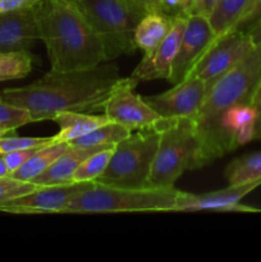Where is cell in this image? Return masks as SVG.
I'll use <instances>...</instances> for the list:
<instances>
[{"instance_id": "36", "label": "cell", "mask_w": 261, "mask_h": 262, "mask_svg": "<svg viewBox=\"0 0 261 262\" xmlns=\"http://www.w3.org/2000/svg\"><path fill=\"white\" fill-rule=\"evenodd\" d=\"M253 105H255L256 109H257V110L261 107V87L258 89L257 94H256L255 99H253Z\"/></svg>"}, {"instance_id": "14", "label": "cell", "mask_w": 261, "mask_h": 262, "mask_svg": "<svg viewBox=\"0 0 261 262\" xmlns=\"http://www.w3.org/2000/svg\"><path fill=\"white\" fill-rule=\"evenodd\" d=\"M186 20L187 17L184 15H178L174 18L173 27L165 36V38L151 53L143 54L140 64L136 67L133 73L129 76L133 81L140 83L143 81L169 78L171 64L176 59L179 45H181Z\"/></svg>"}, {"instance_id": "3", "label": "cell", "mask_w": 261, "mask_h": 262, "mask_svg": "<svg viewBox=\"0 0 261 262\" xmlns=\"http://www.w3.org/2000/svg\"><path fill=\"white\" fill-rule=\"evenodd\" d=\"M261 87V43L255 46L230 71L207 87L206 97L196 120L197 132L201 138L205 160L206 147L216 127L217 119L224 110L237 104H252Z\"/></svg>"}, {"instance_id": "35", "label": "cell", "mask_w": 261, "mask_h": 262, "mask_svg": "<svg viewBox=\"0 0 261 262\" xmlns=\"http://www.w3.org/2000/svg\"><path fill=\"white\" fill-rule=\"evenodd\" d=\"M9 176V170H8L7 165H5L4 159L0 156V177H7Z\"/></svg>"}, {"instance_id": "13", "label": "cell", "mask_w": 261, "mask_h": 262, "mask_svg": "<svg viewBox=\"0 0 261 262\" xmlns=\"http://www.w3.org/2000/svg\"><path fill=\"white\" fill-rule=\"evenodd\" d=\"M258 186H261V179L250 183L228 186L227 188L220 191L202 194H193L183 191L174 207V211L260 212L261 210L240 204L243 197L247 196Z\"/></svg>"}, {"instance_id": "5", "label": "cell", "mask_w": 261, "mask_h": 262, "mask_svg": "<svg viewBox=\"0 0 261 262\" xmlns=\"http://www.w3.org/2000/svg\"><path fill=\"white\" fill-rule=\"evenodd\" d=\"M183 191L176 187L120 188L94 183L77 194L63 214H117V212L174 211Z\"/></svg>"}, {"instance_id": "24", "label": "cell", "mask_w": 261, "mask_h": 262, "mask_svg": "<svg viewBox=\"0 0 261 262\" xmlns=\"http://www.w3.org/2000/svg\"><path fill=\"white\" fill-rule=\"evenodd\" d=\"M114 147L97 151V152L89 156L86 160L82 161L73 174V183H87V182L96 181L106 169Z\"/></svg>"}, {"instance_id": "2", "label": "cell", "mask_w": 261, "mask_h": 262, "mask_svg": "<svg viewBox=\"0 0 261 262\" xmlns=\"http://www.w3.org/2000/svg\"><path fill=\"white\" fill-rule=\"evenodd\" d=\"M35 14L53 71L86 69L107 61L102 40L76 2L40 0Z\"/></svg>"}, {"instance_id": "29", "label": "cell", "mask_w": 261, "mask_h": 262, "mask_svg": "<svg viewBox=\"0 0 261 262\" xmlns=\"http://www.w3.org/2000/svg\"><path fill=\"white\" fill-rule=\"evenodd\" d=\"M129 5L140 10L143 15L150 12H163L161 0H125Z\"/></svg>"}, {"instance_id": "34", "label": "cell", "mask_w": 261, "mask_h": 262, "mask_svg": "<svg viewBox=\"0 0 261 262\" xmlns=\"http://www.w3.org/2000/svg\"><path fill=\"white\" fill-rule=\"evenodd\" d=\"M255 140H261V107L258 109L257 119H256L255 127Z\"/></svg>"}, {"instance_id": "25", "label": "cell", "mask_w": 261, "mask_h": 262, "mask_svg": "<svg viewBox=\"0 0 261 262\" xmlns=\"http://www.w3.org/2000/svg\"><path fill=\"white\" fill-rule=\"evenodd\" d=\"M28 123L32 122L27 110L8 104L0 99V133H13L17 128Z\"/></svg>"}, {"instance_id": "22", "label": "cell", "mask_w": 261, "mask_h": 262, "mask_svg": "<svg viewBox=\"0 0 261 262\" xmlns=\"http://www.w3.org/2000/svg\"><path fill=\"white\" fill-rule=\"evenodd\" d=\"M32 64L30 50L0 53V82L25 78L32 71Z\"/></svg>"}, {"instance_id": "9", "label": "cell", "mask_w": 261, "mask_h": 262, "mask_svg": "<svg viewBox=\"0 0 261 262\" xmlns=\"http://www.w3.org/2000/svg\"><path fill=\"white\" fill-rule=\"evenodd\" d=\"M137 84L130 77L120 78L104 106L107 119L124 125L132 132L154 127L161 119L160 115L146 104L143 96L135 94Z\"/></svg>"}, {"instance_id": "26", "label": "cell", "mask_w": 261, "mask_h": 262, "mask_svg": "<svg viewBox=\"0 0 261 262\" xmlns=\"http://www.w3.org/2000/svg\"><path fill=\"white\" fill-rule=\"evenodd\" d=\"M55 141V135L50 137H17V136H3L0 137V156L25 148L42 147Z\"/></svg>"}, {"instance_id": "6", "label": "cell", "mask_w": 261, "mask_h": 262, "mask_svg": "<svg viewBox=\"0 0 261 262\" xmlns=\"http://www.w3.org/2000/svg\"><path fill=\"white\" fill-rule=\"evenodd\" d=\"M159 143L155 127L138 129L115 145L104 173L95 183L120 188H147Z\"/></svg>"}, {"instance_id": "19", "label": "cell", "mask_w": 261, "mask_h": 262, "mask_svg": "<svg viewBox=\"0 0 261 262\" xmlns=\"http://www.w3.org/2000/svg\"><path fill=\"white\" fill-rule=\"evenodd\" d=\"M68 147V142H60V141H54L49 145L42 146L19 169L13 171L10 177L23 182H32L36 177L42 174L61 154L66 152Z\"/></svg>"}, {"instance_id": "33", "label": "cell", "mask_w": 261, "mask_h": 262, "mask_svg": "<svg viewBox=\"0 0 261 262\" xmlns=\"http://www.w3.org/2000/svg\"><path fill=\"white\" fill-rule=\"evenodd\" d=\"M217 2H219V0H197L196 13L209 17V14L211 13V10L214 9L215 5L217 4Z\"/></svg>"}, {"instance_id": "28", "label": "cell", "mask_w": 261, "mask_h": 262, "mask_svg": "<svg viewBox=\"0 0 261 262\" xmlns=\"http://www.w3.org/2000/svg\"><path fill=\"white\" fill-rule=\"evenodd\" d=\"M41 147H33V148H25V150H17L12 151V152H8L2 155V158L4 159L5 165H7L8 170H9V176L15 171L17 169H19L31 156L35 152H37Z\"/></svg>"}, {"instance_id": "1", "label": "cell", "mask_w": 261, "mask_h": 262, "mask_svg": "<svg viewBox=\"0 0 261 262\" xmlns=\"http://www.w3.org/2000/svg\"><path fill=\"white\" fill-rule=\"evenodd\" d=\"M120 78L118 66L110 61L86 69H51L31 84L4 90L0 99L27 110L31 122L53 120L63 112L91 114L104 109Z\"/></svg>"}, {"instance_id": "17", "label": "cell", "mask_w": 261, "mask_h": 262, "mask_svg": "<svg viewBox=\"0 0 261 262\" xmlns=\"http://www.w3.org/2000/svg\"><path fill=\"white\" fill-rule=\"evenodd\" d=\"M54 122L59 125L60 130L55 135V141L73 142L83 136L89 135L96 128L110 122L106 115H91L90 113L63 112L54 118Z\"/></svg>"}, {"instance_id": "7", "label": "cell", "mask_w": 261, "mask_h": 262, "mask_svg": "<svg viewBox=\"0 0 261 262\" xmlns=\"http://www.w3.org/2000/svg\"><path fill=\"white\" fill-rule=\"evenodd\" d=\"M77 5L105 46L107 61L137 50L135 32L142 13L125 0H77Z\"/></svg>"}, {"instance_id": "10", "label": "cell", "mask_w": 261, "mask_h": 262, "mask_svg": "<svg viewBox=\"0 0 261 262\" xmlns=\"http://www.w3.org/2000/svg\"><path fill=\"white\" fill-rule=\"evenodd\" d=\"M216 37L207 15L199 13L187 15L181 45L171 64L168 81L177 84L186 79L197 60L204 55Z\"/></svg>"}, {"instance_id": "12", "label": "cell", "mask_w": 261, "mask_h": 262, "mask_svg": "<svg viewBox=\"0 0 261 262\" xmlns=\"http://www.w3.org/2000/svg\"><path fill=\"white\" fill-rule=\"evenodd\" d=\"M94 183L38 187L30 193L0 204V211L10 214H63L67 205Z\"/></svg>"}, {"instance_id": "18", "label": "cell", "mask_w": 261, "mask_h": 262, "mask_svg": "<svg viewBox=\"0 0 261 262\" xmlns=\"http://www.w3.org/2000/svg\"><path fill=\"white\" fill-rule=\"evenodd\" d=\"M171 15L163 12H150L138 22L135 32V42L137 49L148 54L165 38L174 23Z\"/></svg>"}, {"instance_id": "23", "label": "cell", "mask_w": 261, "mask_h": 262, "mask_svg": "<svg viewBox=\"0 0 261 262\" xmlns=\"http://www.w3.org/2000/svg\"><path fill=\"white\" fill-rule=\"evenodd\" d=\"M132 133V130L128 129L124 125L115 122H107L106 124L96 128L89 135L78 138V140L71 142V145L76 146H106V145H117L118 142L127 138Z\"/></svg>"}, {"instance_id": "27", "label": "cell", "mask_w": 261, "mask_h": 262, "mask_svg": "<svg viewBox=\"0 0 261 262\" xmlns=\"http://www.w3.org/2000/svg\"><path fill=\"white\" fill-rule=\"evenodd\" d=\"M37 188L38 186L32 182H23L10 176L0 177V204L30 193Z\"/></svg>"}, {"instance_id": "37", "label": "cell", "mask_w": 261, "mask_h": 262, "mask_svg": "<svg viewBox=\"0 0 261 262\" xmlns=\"http://www.w3.org/2000/svg\"><path fill=\"white\" fill-rule=\"evenodd\" d=\"M7 135V133H0V137H3V136H5Z\"/></svg>"}, {"instance_id": "38", "label": "cell", "mask_w": 261, "mask_h": 262, "mask_svg": "<svg viewBox=\"0 0 261 262\" xmlns=\"http://www.w3.org/2000/svg\"><path fill=\"white\" fill-rule=\"evenodd\" d=\"M72 2H77V0H72Z\"/></svg>"}, {"instance_id": "32", "label": "cell", "mask_w": 261, "mask_h": 262, "mask_svg": "<svg viewBox=\"0 0 261 262\" xmlns=\"http://www.w3.org/2000/svg\"><path fill=\"white\" fill-rule=\"evenodd\" d=\"M245 31L248 33V36L252 38V41L255 45L261 43V17L258 18L256 22H253L252 25L248 26Z\"/></svg>"}, {"instance_id": "20", "label": "cell", "mask_w": 261, "mask_h": 262, "mask_svg": "<svg viewBox=\"0 0 261 262\" xmlns=\"http://www.w3.org/2000/svg\"><path fill=\"white\" fill-rule=\"evenodd\" d=\"M255 0H219L209 14V20L216 36L237 27Z\"/></svg>"}, {"instance_id": "16", "label": "cell", "mask_w": 261, "mask_h": 262, "mask_svg": "<svg viewBox=\"0 0 261 262\" xmlns=\"http://www.w3.org/2000/svg\"><path fill=\"white\" fill-rule=\"evenodd\" d=\"M115 145L106 146H76L69 143L68 150L61 154L42 174L32 181L38 187H53L73 184V174L79 164L86 160L92 154L104 148L114 147Z\"/></svg>"}, {"instance_id": "15", "label": "cell", "mask_w": 261, "mask_h": 262, "mask_svg": "<svg viewBox=\"0 0 261 262\" xmlns=\"http://www.w3.org/2000/svg\"><path fill=\"white\" fill-rule=\"evenodd\" d=\"M40 40L35 7L0 13V53L26 51Z\"/></svg>"}, {"instance_id": "31", "label": "cell", "mask_w": 261, "mask_h": 262, "mask_svg": "<svg viewBox=\"0 0 261 262\" xmlns=\"http://www.w3.org/2000/svg\"><path fill=\"white\" fill-rule=\"evenodd\" d=\"M260 17H261V0H255V3H253L252 7H251V9L248 10L247 14L241 19V22L238 23V26L235 28L246 30L248 26H251L253 22H256Z\"/></svg>"}, {"instance_id": "4", "label": "cell", "mask_w": 261, "mask_h": 262, "mask_svg": "<svg viewBox=\"0 0 261 262\" xmlns=\"http://www.w3.org/2000/svg\"><path fill=\"white\" fill-rule=\"evenodd\" d=\"M154 127L159 130V143L151 168V187L170 188L184 171L207 165L196 120L161 118Z\"/></svg>"}, {"instance_id": "8", "label": "cell", "mask_w": 261, "mask_h": 262, "mask_svg": "<svg viewBox=\"0 0 261 262\" xmlns=\"http://www.w3.org/2000/svg\"><path fill=\"white\" fill-rule=\"evenodd\" d=\"M255 46L252 38L245 30L233 28L215 38L194 64L188 77L202 79L206 82V87H209L246 58Z\"/></svg>"}, {"instance_id": "30", "label": "cell", "mask_w": 261, "mask_h": 262, "mask_svg": "<svg viewBox=\"0 0 261 262\" xmlns=\"http://www.w3.org/2000/svg\"><path fill=\"white\" fill-rule=\"evenodd\" d=\"M40 0H0V13L13 12L23 8L35 7Z\"/></svg>"}, {"instance_id": "21", "label": "cell", "mask_w": 261, "mask_h": 262, "mask_svg": "<svg viewBox=\"0 0 261 262\" xmlns=\"http://www.w3.org/2000/svg\"><path fill=\"white\" fill-rule=\"evenodd\" d=\"M225 178L229 186L250 183L261 179V151L247 154L230 161L225 168Z\"/></svg>"}, {"instance_id": "11", "label": "cell", "mask_w": 261, "mask_h": 262, "mask_svg": "<svg viewBox=\"0 0 261 262\" xmlns=\"http://www.w3.org/2000/svg\"><path fill=\"white\" fill-rule=\"evenodd\" d=\"M206 82L196 77H187L173 89L163 94L143 96L146 104L164 119L192 118L196 119L206 97Z\"/></svg>"}]
</instances>
